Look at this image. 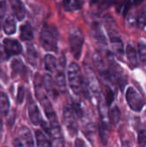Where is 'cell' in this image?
Wrapping results in <instances>:
<instances>
[{"mask_svg": "<svg viewBox=\"0 0 146 147\" xmlns=\"http://www.w3.org/2000/svg\"><path fill=\"white\" fill-rule=\"evenodd\" d=\"M68 79L70 87L76 95L83 93L85 97H89L88 85L84 81L80 66L75 62H72L68 67Z\"/></svg>", "mask_w": 146, "mask_h": 147, "instance_id": "cell-1", "label": "cell"}, {"mask_svg": "<svg viewBox=\"0 0 146 147\" xmlns=\"http://www.w3.org/2000/svg\"><path fill=\"white\" fill-rule=\"evenodd\" d=\"M40 41L46 51L56 52L58 48V34L56 29L49 26H45L40 31Z\"/></svg>", "mask_w": 146, "mask_h": 147, "instance_id": "cell-2", "label": "cell"}, {"mask_svg": "<svg viewBox=\"0 0 146 147\" xmlns=\"http://www.w3.org/2000/svg\"><path fill=\"white\" fill-rule=\"evenodd\" d=\"M69 42L71 52L75 59H79L82 55L83 47L84 44V37L82 30L79 28H74L69 34Z\"/></svg>", "mask_w": 146, "mask_h": 147, "instance_id": "cell-3", "label": "cell"}, {"mask_svg": "<svg viewBox=\"0 0 146 147\" xmlns=\"http://www.w3.org/2000/svg\"><path fill=\"white\" fill-rule=\"evenodd\" d=\"M63 120L65 126L71 134V136H75L77 134V121L76 118V114L70 105H65L63 109Z\"/></svg>", "mask_w": 146, "mask_h": 147, "instance_id": "cell-4", "label": "cell"}, {"mask_svg": "<svg viewBox=\"0 0 146 147\" xmlns=\"http://www.w3.org/2000/svg\"><path fill=\"white\" fill-rule=\"evenodd\" d=\"M126 101L129 105V107L135 112H140L142 111L145 102L140 96V94L133 88V87H129L127 91H126Z\"/></svg>", "mask_w": 146, "mask_h": 147, "instance_id": "cell-5", "label": "cell"}, {"mask_svg": "<svg viewBox=\"0 0 146 147\" xmlns=\"http://www.w3.org/2000/svg\"><path fill=\"white\" fill-rule=\"evenodd\" d=\"M49 122H50V136L52 141V147H65L64 137L58 120L55 119Z\"/></svg>", "mask_w": 146, "mask_h": 147, "instance_id": "cell-6", "label": "cell"}, {"mask_svg": "<svg viewBox=\"0 0 146 147\" xmlns=\"http://www.w3.org/2000/svg\"><path fill=\"white\" fill-rule=\"evenodd\" d=\"M3 47L8 58L14 55H18L22 51V46L19 41L11 38H6L3 40Z\"/></svg>", "mask_w": 146, "mask_h": 147, "instance_id": "cell-7", "label": "cell"}, {"mask_svg": "<svg viewBox=\"0 0 146 147\" xmlns=\"http://www.w3.org/2000/svg\"><path fill=\"white\" fill-rule=\"evenodd\" d=\"M86 72H87V77H88V84H89L88 87L89 88L90 91L94 94V96L99 98L101 96V89H100L98 80L91 68L89 67L86 68Z\"/></svg>", "mask_w": 146, "mask_h": 147, "instance_id": "cell-8", "label": "cell"}, {"mask_svg": "<svg viewBox=\"0 0 146 147\" xmlns=\"http://www.w3.org/2000/svg\"><path fill=\"white\" fill-rule=\"evenodd\" d=\"M28 116L31 121V122L34 125H39L40 123V111L34 102V100L29 96V100L28 101Z\"/></svg>", "mask_w": 146, "mask_h": 147, "instance_id": "cell-9", "label": "cell"}, {"mask_svg": "<svg viewBox=\"0 0 146 147\" xmlns=\"http://www.w3.org/2000/svg\"><path fill=\"white\" fill-rule=\"evenodd\" d=\"M19 140L22 143L24 144L25 147H34V141L33 138V134L29 128L27 127H22L18 132Z\"/></svg>", "mask_w": 146, "mask_h": 147, "instance_id": "cell-10", "label": "cell"}, {"mask_svg": "<svg viewBox=\"0 0 146 147\" xmlns=\"http://www.w3.org/2000/svg\"><path fill=\"white\" fill-rule=\"evenodd\" d=\"M43 85H44V89L46 90V93L53 99H57L58 97V90L56 88V84L52 79V78L48 75L46 74L43 78Z\"/></svg>", "mask_w": 146, "mask_h": 147, "instance_id": "cell-11", "label": "cell"}, {"mask_svg": "<svg viewBox=\"0 0 146 147\" xmlns=\"http://www.w3.org/2000/svg\"><path fill=\"white\" fill-rule=\"evenodd\" d=\"M9 3L15 17L19 21L23 20L26 16V9L22 2L21 0H9Z\"/></svg>", "mask_w": 146, "mask_h": 147, "instance_id": "cell-12", "label": "cell"}, {"mask_svg": "<svg viewBox=\"0 0 146 147\" xmlns=\"http://www.w3.org/2000/svg\"><path fill=\"white\" fill-rule=\"evenodd\" d=\"M83 131L89 140H93V137L95 136L96 131L95 123L90 119L84 118L83 121Z\"/></svg>", "mask_w": 146, "mask_h": 147, "instance_id": "cell-13", "label": "cell"}, {"mask_svg": "<svg viewBox=\"0 0 146 147\" xmlns=\"http://www.w3.org/2000/svg\"><path fill=\"white\" fill-rule=\"evenodd\" d=\"M84 3V0H64L63 6L66 11L78 10L82 9Z\"/></svg>", "mask_w": 146, "mask_h": 147, "instance_id": "cell-14", "label": "cell"}, {"mask_svg": "<svg viewBox=\"0 0 146 147\" xmlns=\"http://www.w3.org/2000/svg\"><path fill=\"white\" fill-rule=\"evenodd\" d=\"M92 34L93 37L96 39V42H98L102 46H106L107 45V40L106 37L103 34L102 30L101 29L100 26L98 24H94L92 27Z\"/></svg>", "mask_w": 146, "mask_h": 147, "instance_id": "cell-15", "label": "cell"}, {"mask_svg": "<svg viewBox=\"0 0 146 147\" xmlns=\"http://www.w3.org/2000/svg\"><path fill=\"white\" fill-rule=\"evenodd\" d=\"M20 37L24 41H29V40H33V38H34V32H33V29H32L31 25L28 22L23 24L21 27V34H20Z\"/></svg>", "mask_w": 146, "mask_h": 147, "instance_id": "cell-16", "label": "cell"}, {"mask_svg": "<svg viewBox=\"0 0 146 147\" xmlns=\"http://www.w3.org/2000/svg\"><path fill=\"white\" fill-rule=\"evenodd\" d=\"M45 66L46 69L52 73L56 72L57 69H58V63H57V59L54 56L51 55V54H47L45 56Z\"/></svg>", "mask_w": 146, "mask_h": 147, "instance_id": "cell-17", "label": "cell"}, {"mask_svg": "<svg viewBox=\"0 0 146 147\" xmlns=\"http://www.w3.org/2000/svg\"><path fill=\"white\" fill-rule=\"evenodd\" d=\"M37 50L33 44H29L27 47V58L28 63L32 66H36L37 64Z\"/></svg>", "mask_w": 146, "mask_h": 147, "instance_id": "cell-18", "label": "cell"}, {"mask_svg": "<svg viewBox=\"0 0 146 147\" xmlns=\"http://www.w3.org/2000/svg\"><path fill=\"white\" fill-rule=\"evenodd\" d=\"M35 138L38 147H52V142L48 140V138L44 134L42 131L37 130L35 132Z\"/></svg>", "mask_w": 146, "mask_h": 147, "instance_id": "cell-19", "label": "cell"}, {"mask_svg": "<svg viewBox=\"0 0 146 147\" xmlns=\"http://www.w3.org/2000/svg\"><path fill=\"white\" fill-rule=\"evenodd\" d=\"M3 30L7 34H13L16 31V23L13 16H8L3 23Z\"/></svg>", "mask_w": 146, "mask_h": 147, "instance_id": "cell-20", "label": "cell"}, {"mask_svg": "<svg viewBox=\"0 0 146 147\" xmlns=\"http://www.w3.org/2000/svg\"><path fill=\"white\" fill-rule=\"evenodd\" d=\"M99 134H100V137L102 140V142L104 146H106L108 144V122L101 121L99 123Z\"/></svg>", "mask_w": 146, "mask_h": 147, "instance_id": "cell-21", "label": "cell"}, {"mask_svg": "<svg viewBox=\"0 0 146 147\" xmlns=\"http://www.w3.org/2000/svg\"><path fill=\"white\" fill-rule=\"evenodd\" d=\"M9 111V100L4 92H0V114L6 115Z\"/></svg>", "mask_w": 146, "mask_h": 147, "instance_id": "cell-22", "label": "cell"}, {"mask_svg": "<svg viewBox=\"0 0 146 147\" xmlns=\"http://www.w3.org/2000/svg\"><path fill=\"white\" fill-rule=\"evenodd\" d=\"M106 27H107V30L108 33V35L111 39L114 38H118L119 36V33L118 30L116 28V25L114 22V20L111 17H108L106 18Z\"/></svg>", "mask_w": 146, "mask_h": 147, "instance_id": "cell-23", "label": "cell"}, {"mask_svg": "<svg viewBox=\"0 0 146 147\" xmlns=\"http://www.w3.org/2000/svg\"><path fill=\"white\" fill-rule=\"evenodd\" d=\"M111 43H112L113 51L115 53V55L119 58L122 57V55H123V43H122L120 37L111 39Z\"/></svg>", "mask_w": 146, "mask_h": 147, "instance_id": "cell-24", "label": "cell"}, {"mask_svg": "<svg viewBox=\"0 0 146 147\" xmlns=\"http://www.w3.org/2000/svg\"><path fill=\"white\" fill-rule=\"evenodd\" d=\"M11 69H12L13 74L15 76H17V75L23 74L26 68H25V65H24L23 62L21 59H15L11 63Z\"/></svg>", "mask_w": 146, "mask_h": 147, "instance_id": "cell-25", "label": "cell"}, {"mask_svg": "<svg viewBox=\"0 0 146 147\" xmlns=\"http://www.w3.org/2000/svg\"><path fill=\"white\" fill-rule=\"evenodd\" d=\"M56 84L59 86V88L65 91V87H66V83H65V72H64V66L60 69H57L56 71Z\"/></svg>", "mask_w": 146, "mask_h": 147, "instance_id": "cell-26", "label": "cell"}, {"mask_svg": "<svg viewBox=\"0 0 146 147\" xmlns=\"http://www.w3.org/2000/svg\"><path fill=\"white\" fill-rule=\"evenodd\" d=\"M108 118H109V121L114 126H116L120 121L121 113L118 107L115 106L113 109H111V110L109 111V114H108Z\"/></svg>", "mask_w": 146, "mask_h": 147, "instance_id": "cell-27", "label": "cell"}, {"mask_svg": "<svg viewBox=\"0 0 146 147\" xmlns=\"http://www.w3.org/2000/svg\"><path fill=\"white\" fill-rule=\"evenodd\" d=\"M126 54L127 58L130 61V63L133 66H138L139 62H138V57H137V53L135 48L132 45H128L126 47Z\"/></svg>", "mask_w": 146, "mask_h": 147, "instance_id": "cell-28", "label": "cell"}, {"mask_svg": "<svg viewBox=\"0 0 146 147\" xmlns=\"http://www.w3.org/2000/svg\"><path fill=\"white\" fill-rule=\"evenodd\" d=\"M93 60H94L95 65L100 71L101 74L107 71L105 69V64H104L103 59H102V57L101 56V54L99 53H95V54L93 56Z\"/></svg>", "mask_w": 146, "mask_h": 147, "instance_id": "cell-29", "label": "cell"}, {"mask_svg": "<svg viewBox=\"0 0 146 147\" xmlns=\"http://www.w3.org/2000/svg\"><path fill=\"white\" fill-rule=\"evenodd\" d=\"M138 147H146V129H142L139 132Z\"/></svg>", "mask_w": 146, "mask_h": 147, "instance_id": "cell-30", "label": "cell"}, {"mask_svg": "<svg viewBox=\"0 0 146 147\" xmlns=\"http://www.w3.org/2000/svg\"><path fill=\"white\" fill-rule=\"evenodd\" d=\"M114 99V94L113 90L108 86H107L106 87V102H107V105L108 106L111 105Z\"/></svg>", "mask_w": 146, "mask_h": 147, "instance_id": "cell-31", "label": "cell"}, {"mask_svg": "<svg viewBox=\"0 0 146 147\" xmlns=\"http://www.w3.org/2000/svg\"><path fill=\"white\" fill-rule=\"evenodd\" d=\"M139 50L141 59L146 62V44L144 41H140L139 43Z\"/></svg>", "mask_w": 146, "mask_h": 147, "instance_id": "cell-32", "label": "cell"}, {"mask_svg": "<svg viewBox=\"0 0 146 147\" xmlns=\"http://www.w3.org/2000/svg\"><path fill=\"white\" fill-rule=\"evenodd\" d=\"M24 96H25V90L23 86H20L18 89V92H17V96H16V102L18 104L22 103L23 100H24Z\"/></svg>", "mask_w": 146, "mask_h": 147, "instance_id": "cell-33", "label": "cell"}, {"mask_svg": "<svg viewBox=\"0 0 146 147\" xmlns=\"http://www.w3.org/2000/svg\"><path fill=\"white\" fill-rule=\"evenodd\" d=\"M137 22L139 24V26L141 28H144V27L145 26L146 24V14L143 13L138 19H137Z\"/></svg>", "mask_w": 146, "mask_h": 147, "instance_id": "cell-34", "label": "cell"}, {"mask_svg": "<svg viewBox=\"0 0 146 147\" xmlns=\"http://www.w3.org/2000/svg\"><path fill=\"white\" fill-rule=\"evenodd\" d=\"M6 11V4L3 1L0 2V17L2 18Z\"/></svg>", "mask_w": 146, "mask_h": 147, "instance_id": "cell-35", "label": "cell"}, {"mask_svg": "<svg viewBox=\"0 0 146 147\" xmlns=\"http://www.w3.org/2000/svg\"><path fill=\"white\" fill-rule=\"evenodd\" d=\"M75 145H76V147H88L87 145L85 144V142L82 139H79V138H77L76 140Z\"/></svg>", "mask_w": 146, "mask_h": 147, "instance_id": "cell-36", "label": "cell"}, {"mask_svg": "<svg viewBox=\"0 0 146 147\" xmlns=\"http://www.w3.org/2000/svg\"><path fill=\"white\" fill-rule=\"evenodd\" d=\"M130 6H131V3L128 2L126 3L125 5V10L123 11V14H124V16H126V15L128 14V10L130 9Z\"/></svg>", "mask_w": 146, "mask_h": 147, "instance_id": "cell-37", "label": "cell"}, {"mask_svg": "<svg viewBox=\"0 0 146 147\" xmlns=\"http://www.w3.org/2000/svg\"><path fill=\"white\" fill-rule=\"evenodd\" d=\"M14 147H23L22 143L21 142V140L19 139H15L14 140Z\"/></svg>", "mask_w": 146, "mask_h": 147, "instance_id": "cell-38", "label": "cell"}, {"mask_svg": "<svg viewBox=\"0 0 146 147\" xmlns=\"http://www.w3.org/2000/svg\"><path fill=\"white\" fill-rule=\"evenodd\" d=\"M142 2H143V0H134V3H135V5H139Z\"/></svg>", "mask_w": 146, "mask_h": 147, "instance_id": "cell-39", "label": "cell"}, {"mask_svg": "<svg viewBox=\"0 0 146 147\" xmlns=\"http://www.w3.org/2000/svg\"><path fill=\"white\" fill-rule=\"evenodd\" d=\"M3 129V122H2V120H1V118H0V131Z\"/></svg>", "mask_w": 146, "mask_h": 147, "instance_id": "cell-40", "label": "cell"}, {"mask_svg": "<svg viewBox=\"0 0 146 147\" xmlns=\"http://www.w3.org/2000/svg\"><path fill=\"white\" fill-rule=\"evenodd\" d=\"M1 19H2V18L0 17V29H1Z\"/></svg>", "mask_w": 146, "mask_h": 147, "instance_id": "cell-41", "label": "cell"}, {"mask_svg": "<svg viewBox=\"0 0 146 147\" xmlns=\"http://www.w3.org/2000/svg\"><path fill=\"white\" fill-rule=\"evenodd\" d=\"M145 25H146V24H145Z\"/></svg>", "mask_w": 146, "mask_h": 147, "instance_id": "cell-42", "label": "cell"}]
</instances>
